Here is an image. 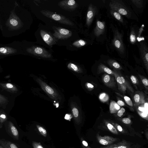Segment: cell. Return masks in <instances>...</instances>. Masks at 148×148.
<instances>
[{
  "instance_id": "1",
  "label": "cell",
  "mask_w": 148,
  "mask_h": 148,
  "mask_svg": "<svg viewBox=\"0 0 148 148\" xmlns=\"http://www.w3.org/2000/svg\"><path fill=\"white\" fill-rule=\"evenodd\" d=\"M40 12L44 16L58 22L66 25L73 26L74 23L64 16L58 14L47 10H42Z\"/></svg>"
},
{
  "instance_id": "2",
  "label": "cell",
  "mask_w": 148,
  "mask_h": 148,
  "mask_svg": "<svg viewBox=\"0 0 148 148\" xmlns=\"http://www.w3.org/2000/svg\"><path fill=\"white\" fill-rule=\"evenodd\" d=\"M23 23L16 14L14 9L11 12L9 18L6 23L7 27L12 30H17L23 27Z\"/></svg>"
},
{
  "instance_id": "3",
  "label": "cell",
  "mask_w": 148,
  "mask_h": 148,
  "mask_svg": "<svg viewBox=\"0 0 148 148\" xmlns=\"http://www.w3.org/2000/svg\"><path fill=\"white\" fill-rule=\"evenodd\" d=\"M26 51L29 53L35 56L44 58H50L51 55L44 48L37 46H33L27 49Z\"/></svg>"
},
{
  "instance_id": "4",
  "label": "cell",
  "mask_w": 148,
  "mask_h": 148,
  "mask_svg": "<svg viewBox=\"0 0 148 148\" xmlns=\"http://www.w3.org/2000/svg\"><path fill=\"white\" fill-rule=\"evenodd\" d=\"M111 9L114 10L121 15L128 18L130 17L131 13L123 5L116 1H112L109 4Z\"/></svg>"
},
{
  "instance_id": "5",
  "label": "cell",
  "mask_w": 148,
  "mask_h": 148,
  "mask_svg": "<svg viewBox=\"0 0 148 148\" xmlns=\"http://www.w3.org/2000/svg\"><path fill=\"white\" fill-rule=\"evenodd\" d=\"M54 30V33L53 35L58 39H66L72 35V33L71 31L62 27H56Z\"/></svg>"
},
{
  "instance_id": "6",
  "label": "cell",
  "mask_w": 148,
  "mask_h": 148,
  "mask_svg": "<svg viewBox=\"0 0 148 148\" xmlns=\"http://www.w3.org/2000/svg\"><path fill=\"white\" fill-rule=\"evenodd\" d=\"M58 5L63 9L70 11L75 10L78 5L74 0L61 1L58 2Z\"/></svg>"
},
{
  "instance_id": "7",
  "label": "cell",
  "mask_w": 148,
  "mask_h": 148,
  "mask_svg": "<svg viewBox=\"0 0 148 148\" xmlns=\"http://www.w3.org/2000/svg\"><path fill=\"white\" fill-rule=\"evenodd\" d=\"M113 43L115 48L121 53H123L125 51L122 36L117 31H115Z\"/></svg>"
},
{
  "instance_id": "8",
  "label": "cell",
  "mask_w": 148,
  "mask_h": 148,
  "mask_svg": "<svg viewBox=\"0 0 148 148\" xmlns=\"http://www.w3.org/2000/svg\"><path fill=\"white\" fill-rule=\"evenodd\" d=\"M96 12L95 8L92 4H90L88 7L86 15V24L89 26L92 23Z\"/></svg>"
},
{
  "instance_id": "9",
  "label": "cell",
  "mask_w": 148,
  "mask_h": 148,
  "mask_svg": "<svg viewBox=\"0 0 148 148\" xmlns=\"http://www.w3.org/2000/svg\"><path fill=\"white\" fill-rule=\"evenodd\" d=\"M40 32L42 39L48 45L51 46L56 43L54 39L47 32L42 29H41Z\"/></svg>"
},
{
  "instance_id": "10",
  "label": "cell",
  "mask_w": 148,
  "mask_h": 148,
  "mask_svg": "<svg viewBox=\"0 0 148 148\" xmlns=\"http://www.w3.org/2000/svg\"><path fill=\"white\" fill-rule=\"evenodd\" d=\"M105 28V23L104 22L98 21L96 23V27L94 31V34L97 36H99L102 34Z\"/></svg>"
},
{
  "instance_id": "11",
  "label": "cell",
  "mask_w": 148,
  "mask_h": 148,
  "mask_svg": "<svg viewBox=\"0 0 148 148\" xmlns=\"http://www.w3.org/2000/svg\"><path fill=\"white\" fill-rule=\"evenodd\" d=\"M98 140L100 144L104 145L111 144L116 140L115 138L109 136L99 137Z\"/></svg>"
},
{
  "instance_id": "12",
  "label": "cell",
  "mask_w": 148,
  "mask_h": 148,
  "mask_svg": "<svg viewBox=\"0 0 148 148\" xmlns=\"http://www.w3.org/2000/svg\"><path fill=\"white\" fill-rule=\"evenodd\" d=\"M8 130L12 136L16 140L19 138V133L17 129L13 123L9 121L8 125Z\"/></svg>"
},
{
  "instance_id": "13",
  "label": "cell",
  "mask_w": 148,
  "mask_h": 148,
  "mask_svg": "<svg viewBox=\"0 0 148 148\" xmlns=\"http://www.w3.org/2000/svg\"><path fill=\"white\" fill-rule=\"evenodd\" d=\"M17 50L13 48L5 47L0 48V55H8L15 53Z\"/></svg>"
},
{
  "instance_id": "14",
  "label": "cell",
  "mask_w": 148,
  "mask_h": 148,
  "mask_svg": "<svg viewBox=\"0 0 148 148\" xmlns=\"http://www.w3.org/2000/svg\"><path fill=\"white\" fill-rule=\"evenodd\" d=\"M140 52L143 60L145 63L147 64L148 62V52L147 47L144 44H141L140 47Z\"/></svg>"
},
{
  "instance_id": "15",
  "label": "cell",
  "mask_w": 148,
  "mask_h": 148,
  "mask_svg": "<svg viewBox=\"0 0 148 148\" xmlns=\"http://www.w3.org/2000/svg\"><path fill=\"white\" fill-rule=\"evenodd\" d=\"M0 85L5 90L11 92H16L18 91L17 88L10 83H0Z\"/></svg>"
},
{
  "instance_id": "16",
  "label": "cell",
  "mask_w": 148,
  "mask_h": 148,
  "mask_svg": "<svg viewBox=\"0 0 148 148\" xmlns=\"http://www.w3.org/2000/svg\"><path fill=\"white\" fill-rule=\"evenodd\" d=\"M110 12L111 15L121 23H123V18L121 14L116 11L112 9L110 10Z\"/></svg>"
},
{
  "instance_id": "17",
  "label": "cell",
  "mask_w": 148,
  "mask_h": 148,
  "mask_svg": "<svg viewBox=\"0 0 148 148\" xmlns=\"http://www.w3.org/2000/svg\"><path fill=\"white\" fill-rule=\"evenodd\" d=\"M106 148H132L127 143H120L108 147Z\"/></svg>"
},
{
  "instance_id": "18",
  "label": "cell",
  "mask_w": 148,
  "mask_h": 148,
  "mask_svg": "<svg viewBox=\"0 0 148 148\" xmlns=\"http://www.w3.org/2000/svg\"><path fill=\"white\" fill-rule=\"evenodd\" d=\"M86 42L85 41L82 40H77L74 42L72 45L76 47L79 48L83 47L86 44Z\"/></svg>"
},
{
  "instance_id": "19",
  "label": "cell",
  "mask_w": 148,
  "mask_h": 148,
  "mask_svg": "<svg viewBox=\"0 0 148 148\" xmlns=\"http://www.w3.org/2000/svg\"><path fill=\"white\" fill-rule=\"evenodd\" d=\"M36 127L40 133L44 136L46 137L47 136V132L45 129L43 127L39 125H37Z\"/></svg>"
},
{
  "instance_id": "20",
  "label": "cell",
  "mask_w": 148,
  "mask_h": 148,
  "mask_svg": "<svg viewBox=\"0 0 148 148\" xmlns=\"http://www.w3.org/2000/svg\"><path fill=\"white\" fill-rule=\"evenodd\" d=\"M130 40L131 43L133 44L136 41V34L134 30L131 31L130 37Z\"/></svg>"
},
{
  "instance_id": "21",
  "label": "cell",
  "mask_w": 148,
  "mask_h": 148,
  "mask_svg": "<svg viewBox=\"0 0 148 148\" xmlns=\"http://www.w3.org/2000/svg\"><path fill=\"white\" fill-rule=\"evenodd\" d=\"M67 67L69 69L75 71H78L79 70L78 67L76 65L72 63H69L68 64Z\"/></svg>"
},
{
  "instance_id": "22",
  "label": "cell",
  "mask_w": 148,
  "mask_h": 148,
  "mask_svg": "<svg viewBox=\"0 0 148 148\" xmlns=\"http://www.w3.org/2000/svg\"><path fill=\"white\" fill-rule=\"evenodd\" d=\"M132 3L137 7L141 8L143 6V0H132Z\"/></svg>"
},
{
  "instance_id": "23",
  "label": "cell",
  "mask_w": 148,
  "mask_h": 148,
  "mask_svg": "<svg viewBox=\"0 0 148 148\" xmlns=\"http://www.w3.org/2000/svg\"><path fill=\"white\" fill-rule=\"evenodd\" d=\"M107 126L108 129L111 132L114 134H117L118 132L116 129L111 124L108 123L107 125Z\"/></svg>"
},
{
  "instance_id": "24",
  "label": "cell",
  "mask_w": 148,
  "mask_h": 148,
  "mask_svg": "<svg viewBox=\"0 0 148 148\" xmlns=\"http://www.w3.org/2000/svg\"><path fill=\"white\" fill-rule=\"evenodd\" d=\"M45 90L49 94L52 95L54 93V91L53 89L48 86H46L45 87Z\"/></svg>"
},
{
  "instance_id": "25",
  "label": "cell",
  "mask_w": 148,
  "mask_h": 148,
  "mask_svg": "<svg viewBox=\"0 0 148 148\" xmlns=\"http://www.w3.org/2000/svg\"><path fill=\"white\" fill-rule=\"evenodd\" d=\"M7 99L4 96L0 94V105L4 104L8 101Z\"/></svg>"
},
{
  "instance_id": "26",
  "label": "cell",
  "mask_w": 148,
  "mask_h": 148,
  "mask_svg": "<svg viewBox=\"0 0 148 148\" xmlns=\"http://www.w3.org/2000/svg\"><path fill=\"white\" fill-rule=\"evenodd\" d=\"M32 144L33 148H44L39 142H33Z\"/></svg>"
},
{
  "instance_id": "27",
  "label": "cell",
  "mask_w": 148,
  "mask_h": 148,
  "mask_svg": "<svg viewBox=\"0 0 148 148\" xmlns=\"http://www.w3.org/2000/svg\"><path fill=\"white\" fill-rule=\"evenodd\" d=\"M124 99L128 105L130 106H133L132 103L129 97L126 96H125L124 97Z\"/></svg>"
},
{
  "instance_id": "28",
  "label": "cell",
  "mask_w": 148,
  "mask_h": 148,
  "mask_svg": "<svg viewBox=\"0 0 148 148\" xmlns=\"http://www.w3.org/2000/svg\"><path fill=\"white\" fill-rule=\"evenodd\" d=\"M7 119V118L6 115L3 114L0 115V123H3L5 122Z\"/></svg>"
},
{
  "instance_id": "29",
  "label": "cell",
  "mask_w": 148,
  "mask_h": 148,
  "mask_svg": "<svg viewBox=\"0 0 148 148\" xmlns=\"http://www.w3.org/2000/svg\"><path fill=\"white\" fill-rule=\"evenodd\" d=\"M116 80L117 82L120 84H123L125 82V79L122 77H118Z\"/></svg>"
},
{
  "instance_id": "30",
  "label": "cell",
  "mask_w": 148,
  "mask_h": 148,
  "mask_svg": "<svg viewBox=\"0 0 148 148\" xmlns=\"http://www.w3.org/2000/svg\"><path fill=\"white\" fill-rule=\"evenodd\" d=\"M72 112L74 117L77 118L79 115V112L78 109L75 108H73L72 109Z\"/></svg>"
},
{
  "instance_id": "31",
  "label": "cell",
  "mask_w": 148,
  "mask_h": 148,
  "mask_svg": "<svg viewBox=\"0 0 148 148\" xmlns=\"http://www.w3.org/2000/svg\"><path fill=\"white\" fill-rule=\"evenodd\" d=\"M112 64L113 66L116 69H119L120 67V65L117 62L114 61H112Z\"/></svg>"
},
{
  "instance_id": "32",
  "label": "cell",
  "mask_w": 148,
  "mask_h": 148,
  "mask_svg": "<svg viewBox=\"0 0 148 148\" xmlns=\"http://www.w3.org/2000/svg\"><path fill=\"white\" fill-rule=\"evenodd\" d=\"M125 110L123 108H121L117 112V114L118 116L121 117L125 112Z\"/></svg>"
},
{
  "instance_id": "33",
  "label": "cell",
  "mask_w": 148,
  "mask_h": 148,
  "mask_svg": "<svg viewBox=\"0 0 148 148\" xmlns=\"http://www.w3.org/2000/svg\"><path fill=\"white\" fill-rule=\"evenodd\" d=\"M5 142L10 148H18L15 144L11 142L7 141Z\"/></svg>"
},
{
  "instance_id": "34",
  "label": "cell",
  "mask_w": 148,
  "mask_h": 148,
  "mask_svg": "<svg viewBox=\"0 0 148 148\" xmlns=\"http://www.w3.org/2000/svg\"><path fill=\"white\" fill-rule=\"evenodd\" d=\"M0 145L4 148H10L7 144L5 141L0 140Z\"/></svg>"
},
{
  "instance_id": "35",
  "label": "cell",
  "mask_w": 148,
  "mask_h": 148,
  "mask_svg": "<svg viewBox=\"0 0 148 148\" xmlns=\"http://www.w3.org/2000/svg\"><path fill=\"white\" fill-rule=\"evenodd\" d=\"M123 122L126 124H129L131 122V120L128 118H125L122 119Z\"/></svg>"
},
{
  "instance_id": "36",
  "label": "cell",
  "mask_w": 148,
  "mask_h": 148,
  "mask_svg": "<svg viewBox=\"0 0 148 148\" xmlns=\"http://www.w3.org/2000/svg\"><path fill=\"white\" fill-rule=\"evenodd\" d=\"M140 96L138 94H135L134 96V99L136 103H138L140 100Z\"/></svg>"
},
{
  "instance_id": "37",
  "label": "cell",
  "mask_w": 148,
  "mask_h": 148,
  "mask_svg": "<svg viewBox=\"0 0 148 148\" xmlns=\"http://www.w3.org/2000/svg\"><path fill=\"white\" fill-rule=\"evenodd\" d=\"M103 70L105 72L108 74H111L112 73V71L107 67H104Z\"/></svg>"
},
{
  "instance_id": "38",
  "label": "cell",
  "mask_w": 148,
  "mask_h": 148,
  "mask_svg": "<svg viewBox=\"0 0 148 148\" xmlns=\"http://www.w3.org/2000/svg\"><path fill=\"white\" fill-rule=\"evenodd\" d=\"M110 80V76L108 75H106L104 77L103 80L105 82L108 83Z\"/></svg>"
},
{
  "instance_id": "39",
  "label": "cell",
  "mask_w": 148,
  "mask_h": 148,
  "mask_svg": "<svg viewBox=\"0 0 148 148\" xmlns=\"http://www.w3.org/2000/svg\"><path fill=\"white\" fill-rule=\"evenodd\" d=\"M130 79L132 83L134 84H136L137 80L135 77L133 75H132L130 77Z\"/></svg>"
},
{
  "instance_id": "40",
  "label": "cell",
  "mask_w": 148,
  "mask_h": 148,
  "mask_svg": "<svg viewBox=\"0 0 148 148\" xmlns=\"http://www.w3.org/2000/svg\"><path fill=\"white\" fill-rule=\"evenodd\" d=\"M142 82L143 84L146 86H148V81L147 79H144L142 80Z\"/></svg>"
},
{
  "instance_id": "41",
  "label": "cell",
  "mask_w": 148,
  "mask_h": 148,
  "mask_svg": "<svg viewBox=\"0 0 148 148\" xmlns=\"http://www.w3.org/2000/svg\"><path fill=\"white\" fill-rule=\"evenodd\" d=\"M118 104L120 106H124L125 105L124 103L121 100H119L117 101Z\"/></svg>"
},
{
  "instance_id": "42",
  "label": "cell",
  "mask_w": 148,
  "mask_h": 148,
  "mask_svg": "<svg viewBox=\"0 0 148 148\" xmlns=\"http://www.w3.org/2000/svg\"><path fill=\"white\" fill-rule=\"evenodd\" d=\"M82 144L85 147H87L88 146L87 143L84 140H82Z\"/></svg>"
},
{
  "instance_id": "43",
  "label": "cell",
  "mask_w": 148,
  "mask_h": 148,
  "mask_svg": "<svg viewBox=\"0 0 148 148\" xmlns=\"http://www.w3.org/2000/svg\"><path fill=\"white\" fill-rule=\"evenodd\" d=\"M70 115L68 114H66L64 117L65 119L67 120H70Z\"/></svg>"
},
{
  "instance_id": "44",
  "label": "cell",
  "mask_w": 148,
  "mask_h": 148,
  "mask_svg": "<svg viewBox=\"0 0 148 148\" xmlns=\"http://www.w3.org/2000/svg\"><path fill=\"white\" fill-rule=\"evenodd\" d=\"M106 94H105L104 93H103L100 95L99 98L101 99H103L106 96Z\"/></svg>"
},
{
  "instance_id": "45",
  "label": "cell",
  "mask_w": 148,
  "mask_h": 148,
  "mask_svg": "<svg viewBox=\"0 0 148 148\" xmlns=\"http://www.w3.org/2000/svg\"><path fill=\"white\" fill-rule=\"evenodd\" d=\"M117 128L119 132H122L123 130L122 128L120 125H118L117 126Z\"/></svg>"
},
{
  "instance_id": "46",
  "label": "cell",
  "mask_w": 148,
  "mask_h": 148,
  "mask_svg": "<svg viewBox=\"0 0 148 148\" xmlns=\"http://www.w3.org/2000/svg\"><path fill=\"white\" fill-rule=\"evenodd\" d=\"M87 86L89 87L90 88H92L94 87V86L92 84L90 83H88L87 84Z\"/></svg>"
},
{
  "instance_id": "47",
  "label": "cell",
  "mask_w": 148,
  "mask_h": 148,
  "mask_svg": "<svg viewBox=\"0 0 148 148\" xmlns=\"http://www.w3.org/2000/svg\"><path fill=\"white\" fill-rule=\"evenodd\" d=\"M114 107L116 110H119L120 109V107L116 103L114 105Z\"/></svg>"
},
{
  "instance_id": "48",
  "label": "cell",
  "mask_w": 148,
  "mask_h": 148,
  "mask_svg": "<svg viewBox=\"0 0 148 148\" xmlns=\"http://www.w3.org/2000/svg\"><path fill=\"white\" fill-rule=\"evenodd\" d=\"M138 109L140 110L141 111H143L144 110V109L142 107H139Z\"/></svg>"
},
{
  "instance_id": "49",
  "label": "cell",
  "mask_w": 148,
  "mask_h": 148,
  "mask_svg": "<svg viewBox=\"0 0 148 148\" xmlns=\"http://www.w3.org/2000/svg\"><path fill=\"white\" fill-rule=\"evenodd\" d=\"M142 115H143V116H144V117H145V116H147V114L146 113H143L142 114Z\"/></svg>"
},
{
  "instance_id": "50",
  "label": "cell",
  "mask_w": 148,
  "mask_h": 148,
  "mask_svg": "<svg viewBox=\"0 0 148 148\" xmlns=\"http://www.w3.org/2000/svg\"><path fill=\"white\" fill-rule=\"evenodd\" d=\"M0 148H4L2 146L0 145Z\"/></svg>"
},
{
  "instance_id": "51",
  "label": "cell",
  "mask_w": 148,
  "mask_h": 148,
  "mask_svg": "<svg viewBox=\"0 0 148 148\" xmlns=\"http://www.w3.org/2000/svg\"><path fill=\"white\" fill-rule=\"evenodd\" d=\"M1 127H2L1 125V124H0V128Z\"/></svg>"
}]
</instances>
